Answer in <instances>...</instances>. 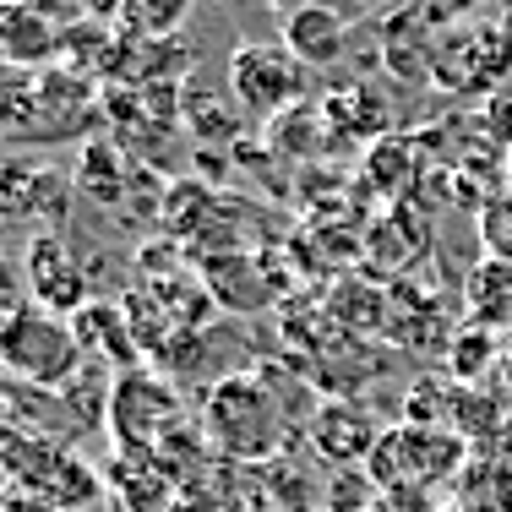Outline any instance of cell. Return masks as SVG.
Here are the masks:
<instances>
[{
    "mask_svg": "<svg viewBox=\"0 0 512 512\" xmlns=\"http://www.w3.org/2000/svg\"><path fill=\"white\" fill-rule=\"evenodd\" d=\"M0 365L33 387H66L82 365V338L66 316L17 306L0 316Z\"/></svg>",
    "mask_w": 512,
    "mask_h": 512,
    "instance_id": "6da1fadb",
    "label": "cell"
},
{
    "mask_svg": "<svg viewBox=\"0 0 512 512\" xmlns=\"http://www.w3.org/2000/svg\"><path fill=\"white\" fill-rule=\"evenodd\" d=\"M207 431L229 458H267L284 447V414L251 376H224L207 398Z\"/></svg>",
    "mask_w": 512,
    "mask_h": 512,
    "instance_id": "7a4b0ae2",
    "label": "cell"
},
{
    "mask_svg": "<svg viewBox=\"0 0 512 512\" xmlns=\"http://www.w3.org/2000/svg\"><path fill=\"white\" fill-rule=\"evenodd\" d=\"M300 93H306V66L284 44H267V39L235 44V55H229V99L246 115L256 120L289 115L300 104Z\"/></svg>",
    "mask_w": 512,
    "mask_h": 512,
    "instance_id": "3957f363",
    "label": "cell"
},
{
    "mask_svg": "<svg viewBox=\"0 0 512 512\" xmlns=\"http://www.w3.org/2000/svg\"><path fill=\"white\" fill-rule=\"evenodd\" d=\"M93 104H99V82L93 77H77L71 66L33 71L28 104H22V120L11 137L17 142H66L93 120Z\"/></svg>",
    "mask_w": 512,
    "mask_h": 512,
    "instance_id": "277c9868",
    "label": "cell"
},
{
    "mask_svg": "<svg viewBox=\"0 0 512 512\" xmlns=\"http://www.w3.org/2000/svg\"><path fill=\"white\" fill-rule=\"evenodd\" d=\"M77 22L82 17L66 0H6L0 6V60L22 71H50L60 66Z\"/></svg>",
    "mask_w": 512,
    "mask_h": 512,
    "instance_id": "5b68a950",
    "label": "cell"
},
{
    "mask_svg": "<svg viewBox=\"0 0 512 512\" xmlns=\"http://www.w3.org/2000/svg\"><path fill=\"white\" fill-rule=\"evenodd\" d=\"M463 463V442L453 431H436V425H398L376 442L371 453V474L382 480V491H404V485H431L447 480Z\"/></svg>",
    "mask_w": 512,
    "mask_h": 512,
    "instance_id": "8992f818",
    "label": "cell"
},
{
    "mask_svg": "<svg viewBox=\"0 0 512 512\" xmlns=\"http://www.w3.org/2000/svg\"><path fill=\"white\" fill-rule=\"evenodd\" d=\"M22 289H28V306L66 316V322L93 306L88 273H82V262L71 256L66 235H55V229H44V235L28 240V251H22Z\"/></svg>",
    "mask_w": 512,
    "mask_h": 512,
    "instance_id": "52a82bcc",
    "label": "cell"
},
{
    "mask_svg": "<svg viewBox=\"0 0 512 512\" xmlns=\"http://www.w3.org/2000/svg\"><path fill=\"white\" fill-rule=\"evenodd\" d=\"M180 420V404L158 376L148 371H126L115 382V398H109V425H115L120 447L126 453H153Z\"/></svg>",
    "mask_w": 512,
    "mask_h": 512,
    "instance_id": "ba28073f",
    "label": "cell"
},
{
    "mask_svg": "<svg viewBox=\"0 0 512 512\" xmlns=\"http://www.w3.org/2000/svg\"><path fill=\"white\" fill-rule=\"evenodd\" d=\"M278 44H284L300 66H333V60H344V50H349V22L338 17L333 6H322V0H300V6L284 11V39Z\"/></svg>",
    "mask_w": 512,
    "mask_h": 512,
    "instance_id": "9c48e42d",
    "label": "cell"
},
{
    "mask_svg": "<svg viewBox=\"0 0 512 512\" xmlns=\"http://www.w3.org/2000/svg\"><path fill=\"white\" fill-rule=\"evenodd\" d=\"M376 425H371V414L355 409V404H322L316 409V420H311V447H316V458H327V463H338V469H355V463H371L376 453Z\"/></svg>",
    "mask_w": 512,
    "mask_h": 512,
    "instance_id": "30bf717a",
    "label": "cell"
},
{
    "mask_svg": "<svg viewBox=\"0 0 512 512\" xmlns=\"http://www.w3.org/2000/svg\"><path fill=\"white\" fill-rule=\"evenodd\" d=\"M77 186L88 191L99 207H120L126 202V158L109 137H88L77 153Z\"/></svg>",
    "mask_w": 512,
    "mask_h": 512,
    "instance_id": "8fae6325",
    "label": "cell"
},
{
    "mask_svg": "<svg viewBox=\"0 0 512 512\" xmlns=\"http://www.w3.org/2000/svg\"><path fill=\"white\" fill-rule=\"evenodd\" d=\"M191 0H120L115 28L131 44H153V39H175V28L186 22Z\"/></svg>",
    "mask_w": 512,
    "mask_h": 512,
    "instance_id": "7c38bea8",
    "label": "cell"
},
{
    "mask_svg": "<svg viewBox=\"0 0 512 512\" xmlns=\"http://www.w3.org/2000/svg\"><path fill=\"white\" fill-rule=\"evenodd\" d=\"M469 306L480 311V322H502V306H512V262H496L485 256L480 267L469 273Z\"/></svg>",
    "mask_w": 512,
    "mask_h": 512,
    "instance_id": "4fadbf2b",
    "label": "cell"
},
{
    "mask_svg": "<svg viewBox=\"0 0 512 512\" xmlns=\"http://www.w3.org/2000/svg\"><path fill=\"white\" fill-rule=\"evenodd\" d=\"M50 186H55V175L22 164V158H6L0 164V213H28V207H39V197Z\"/></svg>",
    "mask_w": 512,
    "mask_h": 512,
    "instance_id": "5bb4252c",
    "label": "cell"
},
{
    "mask_svg": "<svg viewBox=\"0 0 512 512\" xmlns=\"http://www.w3.org/2000/svg\"><path fill=\"white\" fill-rule=\"evenodd\" d=\"M480 246L496 262H512V186L480 202Z\"/></svg>",
    "mask_w": 512,
    "mask_h": 512,
    "instance_id": "9a60e30c",
    "label": "cell"
},
{
    "mask_svg": "<svg viewBox=\"0 0 512 512\" xmlns=\"http://www.w3.org/2000/svg\"><path fill=\"white\" fill-rule=\"evenodd\" d=\"M28 88H33V71L6 66V60H0V137H11V131H17L22 104H28Z\"/></svg>",
    "mask_w": 512,
    "mask_h": 512,
    "instance_id": "2e32d148",
    "label": "cell"
},
{
    "mask_svg": "<svg viewBox=\"0 0 512 512\" xmlns=\"http://www.w3.org/2000/svg\"><path fill=\"white\" fill-rule=\"evenodd\" d=\"M491 365V333L485 327H469V333L453 338V371L458 376H480Z\"/></svg>",
    "mask_w": 512,
    "mask_h": 512,
    "instance_id": "e0dca14e",
    "label": "cell"
},
{
    "mask_svg": "<svg viewBox=\"0 0 512 512\" xmlns=\"http://www.w3.org/2000/svg\"><path fill=\"white\" fill-rule=\"evenodd\" d=\"M480 126H485V137H491L496 148L512 153V88H496L491 99H485V109H480Z\"/></svg>",
    "mask_w": 512,
    "mask_h": 512,
    "instance_id": "ac0fdd59",
    "label": "cell"
},
{
    "mask_svg": "<svg viewBox=\"0 0 512 512\" xmlns=\"http://www.w3.org/2000/svg\"><path fill=\"white\" fill-rule=\"evenodd\" d=\"M77 17H88V22H115V11H120V0H66Z\"/></svg>",
    "mask_w": 512,
    "mask_h": 512,
    "instance_id": "d6986e66",
    "label": "cell"
},
{
    "mask_svg": "<svg viewBox=\"0 0 512 512\" xmlns=\"http://www.w3.org/2000/svg\"><path fill=\"white\" fill-rule=\"evenodd\" d=\"M507 180H512V153H507Z\"/></svg>",
    "mask_w": 512,
    "mask_h": 512,
    "instance_id": "ffe728a7",
    "label": "cell"
},
{
    "mask_svg": "<svg viewBox=\"0 0 512 512\" xmlns=\"http://www.w3.org/2000/svg\"><path fill=\"white\" fill-rule=\"evenodd\" d=\"M0 6H6V0H0Z\"/></svg>",
    "mask_w": 512,
    "mask_h": 512,
    "instance_id": "44dd1931",
    "label": "cell"
}]
</instances>
